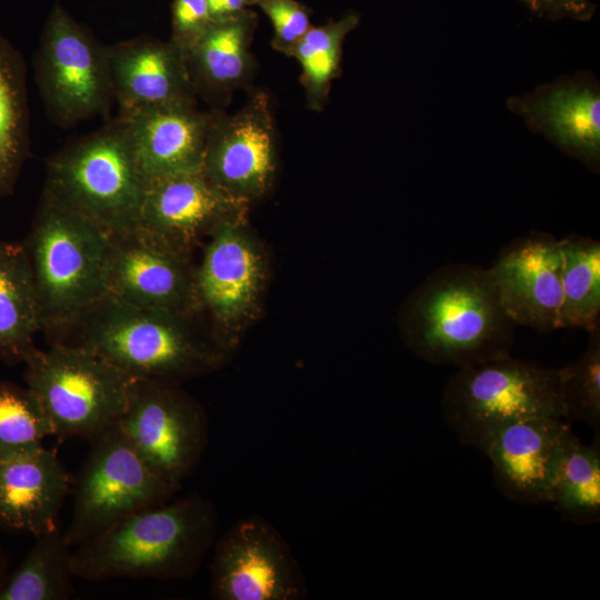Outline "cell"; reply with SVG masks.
Masks as SVG:
<instances>
[{"label": "cell", "instance_id": "obj_1", "mask_svg": "<svg viewBox=\"0 0 600 600\" xmlns=\"http://www.w3.org/2000/svg\"><path fill=\"white\" fill-rule=\"evenodd\" d=\"M399 329L420 359L461 368L509 356L517 326L489 269L458 263L440 267L411 292Z\"/></svg>", "mask_w": 600, "mask_h": 600}, {"label": "cell", "instance_id": "obj_2", "mask_svg": "<svg viewBox=\"0 0 600 600\" xmlns=\"http://www.w3.org/2000/svg\"><path fill=\"white\" fill-rule=\"evenodd\" d=\"M218 514L199 493L138 511L73 548L76 578L187 579L216 539Z\"/></svg>", "mask_w": 600, "mask_h": 600}, {"label": "cell", "instance_id": "obj_3", "mask_svg": "<svg viewBox=\"0 0 600 600\" xmlns=\"http://www.w3.org/2000/svg\"><path fill=\"white\" fill-rule=\"evenodd\" d=\"M190 318L106 296L49 342L89 349L132 379L179 382L213 370L224 358L222 347Z\"/></svg>", "mask_w": 600, "mask_h": 600}, {"label": "cell", "instance_id": "obj_4", "mask_svg": "<svg viewBox=\"0 0 600 600\" xmlns=\"http://www.w3.org/2000/svg\"><path fill=\"white\" fill-rule=\"evenodd\" d=\"M110 239L106 229L42 193L23 244L48 339L107 296Z\"/></svg>", "mask_w": 600, "mask_h": 600}, {"label": "cell", "instance_id": "obj_5", "mask_svg": "<svg viewBox=\"0 0 600 600\" xmlns=\"http://www.w3.org/2000/svg\"><path fill=\"white\" fill-rule=\"evenodd\" d=\"M147 184L129 126L117 116L49 159L43 193L121 234L137 229Z\"/></svg>", "mask_w": 600, "mask_h": 600}, {"label": "cell", "instance_id": "obj_6", "mask_svg": "<svg viewBox=\"0 0 600 600\" xmlns=\"http://www.w3.org/2000/svg\"><path fill=\"white\" fill-rule=\"evenodd\" d=\"M444 422L478 448L501 427L533 417L563 418L560 369L507 357L457 368L441 398Z\"/></svg>", "mask_w": 600, "mask_h": 600}, {"label": "cell", "instance_id": "obj_7", "mask_svg": "<svg viewBox=\"0 0 600 600\" xmlns=\"http://www.w3.org/2000/svg\"><path fill=\"white\" fill-rule=\"evenodd\" d=\"M24 381L59 440H90L122 416L134 379L100 354L78 346L34 347Z\"/></svg>", "mask_w": 600, "mask_h": 600}, {"label": "cell", "instance_id": "obj_8", "mask_svg": "<svg viewBox=\"0 0 600 600\" xmlns=\"http://www.w3.org/2000/svg\"><path fill=\"white\" fill-rule=\"evenodd\" d=\"M89 441L71 487V520L63 530L72 548L138 511L172 499L181 488L147 464L118 423Z\"/></svg>", "mask_w": 600, "mask_h": 600}, {"label": "cell", "instance_id": "obj_9", "mask_svg": "<svg viewBox=\"0 0 600 600\" xmlns=\"http://www.w3.org/2000/svg\"><path fill=\"white\" fill-rule=\"evenodd\" d=\"M36 81L56 124L71 127L108 118L114 101L108 46L57 0L34 56Z\"/></svg>", "mask_w": 600, "mask_h": 600}, {"label": "cell", "instance_id": "obj_10", "mask_svg": "<svg viewBox=\"0 0 600 600\" xmlns=\"http://www.w3.org/2000/svg\"><path fill=\"white\" fill-rule=\"evenodd\" d=\"M117 423L147 464L179 487L208 443L203 408L173 381L134 379Z\"/></svg>", "mask_w": 600, "mask_h": 600}, {"label": "cell", "instance_id": "obj_11", "mask_svg": "<svg viewBox=\"0 0 600 600\" xmlns=\"http://www.w3.org/2000/svg\"><path fill=\"white\" fill-rule=\"evenodd\" d=\"M201 173L232 199L249 204L272 187L278 132L268 94L252 90L234 113L210 109Z\"/></svg>", "mask_w": 600, "mask_h": 600}, {"label": "cell", "instance_id": "obj_12", "mask_svg": "<svg viewBox=\"0 0 600 600\" xmlns=\"http://www.w3.org/2000/svg\"><path fill=\"white\" fill-rule=\"evenodd\" d=\"M210 578L217 600H299L307 594L290 548L257 514L240 519L217 541Z\"/></svg>", "mask_w": 600, "mask_h": 600}, {"label": "cell", "instance_id": "obj_13", "mask_svg": "<svg viewBox=\"0 0 600 600\" xmlns=\"http://www.w3.org/2000/svg\"><path fill=\"white\" fill-rule=\"evenodd\" d=\"M246 212L247 208L237 211L213 228L194 271L197 309H204L227 331L252 312L267 276L266 257Z\"/></svg>", "mask_w": 600, "mask_h": 600}, {"label": "cell", "instance_id": "obj_14", "mask_svg": "<svg viewBox=\"0 0 600 600\" xmlns=\"http://www.w3.org/2000/svg\"><path fill=\"white\" fill-rule=\"evenodd\" d=\"M194 271L188 254L137 229L111 234L107 296L136 307L191 316L197 309Z\"/></svg>", "mask_w": 600, "mask_h": 600}, {"label": "cell", "instance_id": "obj_15", "mask_svg": "<svg viewBox=\"0 0 600 600\" xmlns=\"http://www.w3.org/2000/svg\"><path fill=\"white\" fill-rule=\"evenodd\" d=\"M507 107L533 132L593 172L600 169V83L590 71L561 76L531 92L512 96Z\"/></svg>", "mask_w": 600, "mask_h": 600}, {"label": "cell", "instance_id": "obj_16", "mask_svg": "<svg viewBox=\"0 0 600 600\" xmlns=\"http://www.w3.org/2000/svg\"><path fill=\"white\" fill-rule=\"evenodd\" d=\"M489 271L501 303L517 327L541 333L561 328L560 240L543 233L517 239L502 249Z\"/></svg>", "mask_w": 600, "mask_h": 600}, {"label": "cell", "instance_id": "obj_17", "mask_svg": "<svg viewBox=\"0 0 600 600\" xmlns=\"http://www.w3.org/2000/svg\"><path fill=\"white\" fill-rule=\"evenodd\" d=\"M572 434L563 418L533 417L506 424L481 447L501 493L513 501L550 503L552 486Z\"/></svg>", "mask_w": 600, "mask_h": 600}, {"label": "cell", "instance_id": "obj_18", "mask_svg": "<svg viewBox=\"0 0 600 600\" xmlns=\"http://www.w3.org/2000/svg\"><path fill=\"white\" fill-rule=\"evenodd\" d=\"M248 208L210 183L201 172L148 182L137 230L188 254L192 246L226 217Z\"/></svg>", "mask_w": 600, "mask_h": 600}, {"label": "cell", "instance_id": "obj_19", "mask_svg": "<svg viewBox=\"0 0 600 600\" xmlns=\"http://www.w3.org/2000/svg\"><path fill=\"white\" fill-rule=\"evenodd\" d=\"M119 117L143 110L197 104L184 52L170 39L141 36L108 46Z\"/></svg>", "mask_w": 600, "mask_h": 600}, {"label": "cell", "instance_id": "obj_20", "mask_svg": "<svg viewBox=\"0 0 600 600\" xmlns=\"http://www.w3.org/2000/svg\"><path fill=\"white\" fill-rule=\"evenodd\" d=\"M259 17L250 8L237 17L212 22L186 54L197 99L210 109L223 110L233 93L247 89L256 76L251 43Z\"/></svg>", "mask_w": 600, "mask_h": 600}, {"label": "cell", "instance_id": "obj_21", "mask_svg": "<svg viewBox=\"0 0 600 600\" xmlns=\"http://www.w3.org/2000/svg\"><path fill=\"white\" fill-rule=\"evenodd\" d=\"M210 117V110L202 111L197 104L166 106L120 117L129 126L147 183L201 172Z\"/></svg>", "mask_w": 600, "mask_h": 600}, {"label": "cell", "instance_id": "obj_22", "mask_svg": "<svg viewBox=\"0 0 600 600\" xmlns=\"http://www.w3.org/2000/svg\"><path fill=\"white\" fill-rule=\"evenodd\" d=\"M71 479L50 449L0 462V524L40 536L58 527V516Z\"/></svg>", "mask_w": 600, "mask_h": 600}, {"label": "cell", "instance_id": "obj_23", "mask_svg": "<svg viewBox=\"0 0 600 600\" xmlns=\"http://www.w3.org/2000/svg\"><path fill=\"white\" fill-rule=\"evenodd\" d=\"M39 331L40 308L26 247L0 239V360L23 362Z\"/></svg>", "mask_w": 600, "mask_h": 600}, {"label": "cell", "instance_id": "obj_24", "mask_svg": "<svg viewBox=\"0 0 600 600\" xmlns=\"http://www.w3.org/2000/svg\"><path fill=\"white\" fill-rule=\"evenodd\" d=\"M29 128L26 63L0 33V201L13 192L28 157Z\"/></svg>", "mask_w": 600, "mask_h": 600}, {"label": "cell", "instance_id": "obj_25", "mask_svg": "<svg viewBox=\"0 0 600 600\" xmlns=\"http://www.w3.org/2000/svg\"><path fill=\"white\" fill-rule=\"evenodd\" d=\"M18 568L7 576L0 600H66L74 593L73 548L60 526L36 537Z\"/></svg>", "mask_w": 600, "mask_h": 600}, {"label": "cell", "instance_id": "obj_26", "mask_svg": "<svg viewBox=\"0 0 600 600\" xmlns=\"http://www.w3.org/2000/svg\"><path fill=\"white\" fill-rule=\"evenodd\" d=\"M360 23V14L349 11L339 19L312 26L290 53L301 68L300 83L307 108L314 112L324 109L332 82L341 73L343 42Z\"/></svg>", "mask_w": 600, "mask_h": 600}, {"label": "cell", "instance_id": "obj_27", "mask_svg": "<svg viewBox=\"0 0 600 600\" xmlns=\"http://www.w3.org/2000/svg\"><path fill=\"white\" fill-rule=\"evenodd\" d=\"M560 327L590 332L600 327V242L581 236L560 240Z\"/></svg>", "mask_w": 600, "mask_h": 600}, {"label": "cell", "instance_id": "obj_28", "mask_svg": "<svg viewBox=\"0 0 600 600\" xmlns=\"http://www.w3.org/2000/svg\"><path fill=\"white\" fill-rule=\"evenodd\" d=\"M567 521L593 524L600 519V448L587 446L573 433L560 459L551 500Z\"/></svg>", "mask_w": 600, "mask_h": 600}, {"label": "cell", "instance_id": "obj_29", "mask_svg": "<svg viewBox=\"0 0 600 600\" xmlns=\"http://www.w3.org/2000/svg\"><path fill=\"white\" fill-rule=\"evenodd\" d=\"M49 421L33 392L0 381V462L32 453L51 437Z\"/></svg>", "mask_w": 600, "mask_h": 600}, {"label": "cell", "instance_id": "obj_30", "mask_svg": "<svg viewBox=\"0 0 600 600\" xmlns=\"http://www.w3.org/2000/svg\"><path fill=\"white\" fill-rule=\"evenodd\" d=\"M587 349L560 368L563 419L600 430V327L588 332Z\"/></svg>", "mask_w": 600, "mask_h": 600}, {"label": "cell", "instance_id": "obj_31", "mask_svg": "<svg viewBox=\"0 0 600 600\" xmlns=\"http://www.w3.org/2000/svg\"><path fill=\"white\" fill-rule=\"evenodd\" d=\"M254 6L262 10L272 24V48L287 57L313 26L312 10L298 0H257Z\"/></svg>", "mask_w": 600, "mask_h": 600}, {"label": "cell", "instance_id": "obj_32", "mask_svg": "<svg viewBox=\"0 0 600 600\" xmlns=\"http://www.w3.org/2000/svg\"><path fill=\"white\" fill-rule=\"evenodd\" d=\"M211 23L207 0H172L170 40L184 54Z\"/></svg>", "mask_w": 600, "mask_h": 600}, {"label": "cell", "instance_id": "obj_33", "mask_svg": "<svg viewBox=\"0 0 600 600\" xmlns=\"http://www.w3.org/2000/svg\"><path fill=\"white\" fill-rule=\"evenodd\" d=\"M528 10L540 18L558 21L569 18L576 21H589L596 4L591 0H520Z\"/></svg>", "mask_w": 600, "mask_h": 600}, {"label": "cell", "instance_id": "obj_34", "mask_svg": "<svg viewBox=\"0 0 600 600\" xmlns=\"http://www.w3.org/2000/svg\"><path fill=\"white\" fill-rule=\"evenodd\" d=\"M211 22L232 19L248 9V0H207Z\"/></svg>", "mask_w": 600, "mask_h": 600}, {"label": "cell", "instance_id": "obj_35", "mask_svg": "<svg viewBox=\"0 0 600 600\" xmlns=\"http://www.w3.org/2000/svg\"><path fill=\"white\" fill-rule=\"evenodd\" d=\"M8 561L4 552L0 548V588L2 587L7 578Z\"/></svg>", "mask_w": 600, "mask_h": 600}, {"label": "cell", "instance_id": "obj_36", "mask_svg": "<svg viewBox=\"0 0 600 600\" xmlns=\"http://www.w3.org/2000/svg\"><path fill=\"white\" fill-rule=\"evenodd\" d=\"M248 2H249V6L251 7L256 4L257 0H248Z\"/></svg>", "mask_w": 600, "mask_h": 600}]
</instances>
